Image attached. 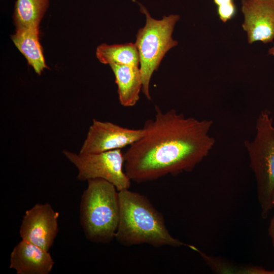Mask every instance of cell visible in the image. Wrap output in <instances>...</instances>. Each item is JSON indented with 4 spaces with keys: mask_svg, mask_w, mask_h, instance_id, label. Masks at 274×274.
Returning a JSON list of instances; mask_svg holds the SVG:
<instances>
[{
    "mask_svg": "<svg viewBox=\"0 0 274 274\" xmlns=\"http://www.w3.org/2000/svg\"><path fill=\"white\" fill-rule=\"evenodd\" d=\"M272 201H273V204H274V191L272 193Z\"/></svg>",
    "mask_w": 274,
    "mask_h": 274,
    "instance_id": "18",
    "label": "cell"
},
{
    "mask_svg": "<svg viewBox=\"0 0 274 274\" xmlns=\"http://www.w3.org/2000/svg\"><path fill=\"white\" fill-rule=\"evenodd\" d=\"M59 216L49 203L36 204L23 217L21 239L49 251L58 232Z\"/></svg>",
    "mask_w": 274,
    "mask_h": 274,
    "instance_id": "8",
    "label": "cell"
},
{
    "mask_svg": "<svg viewBox=\"0 0 274 274\" xmlns=\"http://www.w3.org/2000/svg\"><path fill=\"white\" fill-rule=\"evenodd\" d=\"M146 120L142 137L124 153V169L131 181L143 183L168 175L190 172L209 154L215 140L213 121L186 117L171 109L155 107Z\"/></svg>",
    "mask_w": 274,
    "mask_h": 274,
    "instance_id": "1",
    "label": "cell"
},
{
    "mask_svg": "<svg viewBox=\"0 0 274 274\" xmlns=\"http://www.w3.org/2000/svg\"><path fill=\"white\" fill-rule=\"evenodd\" d=\"M96 56L101 63L105 64L139 66L140 63L137 47L132 43L113 45L101 44L96 48Z\"/></svg>",
    "mask_w": 274,
    "mask_h": 274,
    "instance_id": "13",
    "label": "cell"
},
{
    "mask_svg": "<svg viewBox=\"0 0 274 274\" xmlns=\"http://www.w3.org/2000/svg\"><path fill=\"white\" fill-rule=\"evenodd\" d=\"M118 87L120 104L123 107H133L140 98L143 84L139 66L111 64Z\"/></svg>",
    "mask_w": 274,
    "mask_h": 274,
    "instance_id": "11",
    "label": "cell"
},
{
    "mask_svg": "<svg viewBox=\"0 0 274 274\" xmlns=\"http://www.w3.org/2000/svg\"><path fill=\"white\" fill-rule=\"evenodd\" d=\"M268 231L269 235L271 238L272 246L274 247V216L270 220Z\"/></svg>",
    "mask_w": 274,
    "mask_h": 274,
    "instance_id": "16",
    "label": "cell"
},
{
    "mask_svg": "<svg viewBox=\"0 0 274 274\" xmlns=\"http://www.w3.org/2000/svg\"><path fill=\"white\" fill-rule=\"evenodd\" d=\"M256 132L251 141H246L250 166L257 184L261 216L266 218L274 207V124L267 110L261 111L256 120Z\"/></svg>",
    "mask_w": 274,
    "mask_h": 274,
    "instance_id": "4",
    "label": "cell"
},
{
    "mask_svg": "<svg viewBox=\"0 0 274 274\" xmlns=\"http://www.w3.org/2000/svg\"><path fill=\"white\" fill-rule=\"evenodd\" d=\"M49 5V0H16L13 20L17 28L39 27Z\"/></svg>",
    "mask_w": 274,
    "mask_h": 274,
    "instance_id": "14",
    "label": "cell"
},
{
    "mask_svg": "<svg viewBox=\"0 0 274 274\" xmlns=\"http://www.w3.org/2000/svg\"><path fill=\"white\" fill-rule=\"evenodd\" d=\"M10 264L17 274H48L54 261L49 251L22 239L11 252Z\"/></svg>",
    "mask_w": 274,
    "mask_h": 274,
    "instance_id": "10",
    "label": "cell"
},
{
    "mask_svg": "<svg viewBox=\"0 0 274 274\" xmlns=\"http://www.w3.org/2000/svg\"><path fill=\"white\" fill-rule=\"evenodd\" d=\"M216 6L218 17L223 23L232 19L237 14V9L234 0L222 2Z\"/></svg>",
    "mask_w": 274,
    "mask_h": 274,
    "instance_id": "15",
    "label": "cell"
},
{
    "mask_svg": "<svg viewBox=\"0 0 274 274\" xmlns=\"http://www.w3.org/2000/svg\"><path fill=\"white\" fill-rule=\"evenodd\" d=\"M140 11L146 16V23L136 35L137 47L142 80V91L151 100L150 83L153 74L157 71L166 54L178 44L173 39L172 33L176 23L180 19L178 14L164 16L161 19L152 18L147 9L139 4Z\"/></svg>",
    "mask_w": 274,
    "mask_h": 274,
    "instance_id": "5",
    "label": "cell"
},
{
    "mask_svg": "<svg viewBox=\"0 0 274 274\" xmlns=\"http://www.w3.org/2000/svg\"><path fill=\"white\" fill-rule=\"evenodd\" d=\"M268 53L269 55H272L274 56V45L271 48L269 49Z\"/></svg>",
    "mask_w": 274,
    "mask_h": 274,
    "instance_id": "17",
    "label": "cell"
},
{
    "mask_svg": "<svg viewBox=\"0 0 274 274\" xmlns=\"http://www.w3.org/2000/svg\"><path fill=\"white\" fill-rule=\"evenodd\" d=\"M63 153L78 169V180L101 179L113 184L118 191L129 189L131 180L124 169V153L121 149L90 154L63 150Z\"/></svg>",
    "mask_w": 274,
    "mask_h": 274,
    "instance_id": "6",
    "label": "cell"
},
{
    "mask_svg": "<svg viewBox=\"0 0 274 274\" xmlns=\"http://www.w3.org/2000/svg\"><path fill=\"white\" fill-rule=\"evenodd\" d=\"M11 38L36 73L40 75L48 68L39 41V27L17 28Z\"/></svg>",
    "mask_w": 274,
    "mask_h": 274,
    "instance_id": "12",
    "label": "cell"
},
{
    "mask_svg": "<svg viewBox=\"0 0 274 274\" xmlns=\"http://www.w3.org/2000/svg\"><path fill=\"white\" fill-rule=\"evenodd\" d=\"M80 205V222L89 241L109 244L115 237L120 218L119 191L101 179L88 180Z\"/></svg>",
    "mask_w": 274,
    "mask_h": 274,
    "instance_id": "3",
    "label": "cell"
},
{
    "mask_svg": "<svg viewBox=\"0 0 274 274\" xmlns=\"http://www.w3.org/2000/svg\"><path fill=\"white\" fill-rule=\"evenodd\" d=\"M119 196L120 218L115 238L119 243L127 247L188 246L170 234L162 214L146 196L127 189L119 191Z\"/></svg>",
    "mask_w": 274,
    "mask_h": 274,
    "instance_id": "2",
    "label": "cell"
},
{
    "mask_svg": "<svg viewBox=\"0 0 274 274\" xmlns=\"http://www.w3.org/2000/svg\"><path fill=\"white\" fill-rule=\"evenodd\" d=\"M143 130L124 127L94 119L79 153H98L129 146L140 139Z\"/></svg>",
    "mask_w": 274,
    "mask_h": 274,
    "instance_id": "7",
    "label": "cell"
},
{
    "mask_svg": "<svg viewBox=\"0 0 274 274\" xmlns=\"http://www.w3.org/2000/svg\"><path fill=\"white\" fill-rule=\"evenodd\" d=\"M242 26L249 44H264L274 39V0H242Z\"/></svg>",
    "mask_w": 274,
    "mask_h": 274,
    "instance_id": "9",
    "label": "cell"
}]
</instances>
